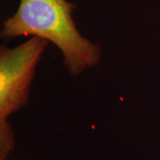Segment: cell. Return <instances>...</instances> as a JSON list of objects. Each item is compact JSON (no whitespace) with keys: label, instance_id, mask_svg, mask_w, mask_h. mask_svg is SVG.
<instances>
[{"label":"cell","instance_id":"1","mask_svg":"<svg viewBox=\"0 0 160 160\" xmlns=\"http://www.w3.org/2000/svg\"><path fill=\"white\" fill-rule=\"evenodd\" d=\"M76 5L67 0H21L15 13L6 19L1 37H38L62 52L69 72L77 76L100 62L101 49L83 38L72 14Z\"/></svg>","mask_w":160,"mask_h":160},{"label":"cell","instance_id":"2","mask_svg":"<svg viewBox=\"0 0 160 160\" xmlns=\"http://www.w3.org/2000/svg\"><path fill=\"white\" fill-rule=\"evenodd\" d=\"M48 41L33 37L0 54V160H6L14 148V134L7 118L28 102L35 69Z\"/></svg>","mask_w":160,"mask_h":160}]
</instances>
